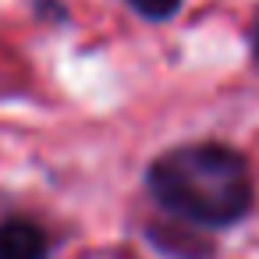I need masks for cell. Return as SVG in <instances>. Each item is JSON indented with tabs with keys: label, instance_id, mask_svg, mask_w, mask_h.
Instances as JSON below:
<instances>
[{
	"label": "cell",
	"instance_id": "cell-2",
	"mask_svg": "<svg viewBox=\"0 0 259 259\" xmlns=\"http://www.w3.org/2000/svg\"><path fill=\"white\" fill-rule=\"evenodd\" d=\"M47 234L25 217L0 220V259H47Z\"/></svg>",
	"mask_w": 259,
	"mask_h": 259
},
{
	"label": "cell",
	"instance_id": "cell-1",
	"mask_svg": "<svg viewBox=\"0 0 259 259\" xmlns=\"http://www.w3.org/2000/svg\"><path fill=\"white\" fill-rule=\"evenodd\" d=\"M146 185L167 213L206 227H227L252 206V174L245 156L217 142L163 153L149 163Z\"/></svg>",
	"mask_w": 259,
	"mask_h": 259
},
{
	"label": "cell",
	"instance_id": "cell-3",
	"mask_svg": "<svg viewBox=\"0 0 259 259\" xmlns=\"http://www.w3.org/2000/svg\"><path fill=\"white\" fill-rule=\"evenodd\" d=\"M128 4H132L142 18H149V22H163V18H170V15L181 8V0H128Z\"/></svg>",
	"mask_w": 259,
	"mask_h": 259
}]
</instances>
